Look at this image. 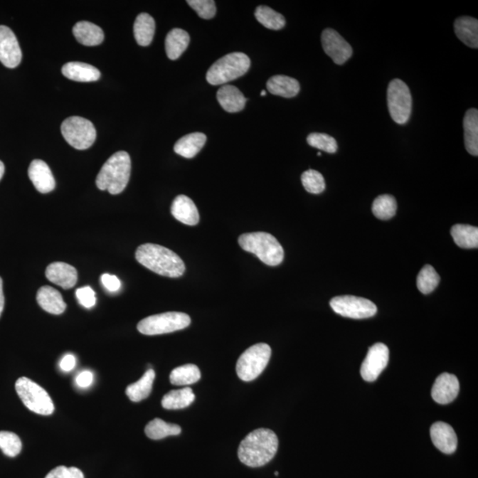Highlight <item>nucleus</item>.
Returning <instances> with one entry per match:
<instances>
[{"label": "nucleus", "instance_id": "obj_19", "mask_svg": "<svg viewBox=\"0 0 478 478\" xmlns=\"http://www.w3.org/2000/svg\"><path fill=\"white\" fill-rule=\"evenodd\" d=\"M171 213L177 221L186 225H197L199 222L197 206L194 204L193 199L186 195H179L174 199Z\"/></svg>", "mask_w": 478, "mask_h": 478}, {"label": "nucleus", "instance_id": "obj_5", "mask_svg": "<svg viewBox=\"0 0 478 478\" xmlns=\"http://www.w3.org/2000/svg\"><path fill=\"white\" fill-rule=\"evenodd\" d=\"M251 60L243 53H231L221 58L210 67L206 81L212 85H222L243 77L249 70Z\"/></svg>", "mask_w": 478, "mask_h": 478}, {"label": "nucleus", "instance_id": "obj_45", "mask_svg": "<svg viewBox=\"0 0 478 478\" xmlns=\"http://www.w3.org/2000/svg\"><path fill=\"white\" fill-rule=\"evenodd\" d=\"M93 382V374L89 371H85L77 376L75 378V383L80 387V388H88Z\"/></svg>", "mask_w": 478, "mask_h": 478}, {"label": "nucleus", "instance_id": "obj_3", "mask_svg": "<svg viewBox=\"0 0 478 478\" xmlns=\"http://www.w3.org/2000/svg\"><path fill=\"white\" fill-rule=\"evenodd\" d=\"M132 172V159L128 153L120 151L107 159L96 179L97 188L117 195L124 191Z\"/></svg>", "mask_w": 478, "mask_h": 478}, {"label": "nucleus", "instance_id": "obj_29", "mask_svg": "<svg viewBox=\"0 0 478 478\" xmlns=\"http://www.w3.org/2000/svg\"><path fill=\"white\" fill-rule=\"evenodd\" d=\"M155 33V21L147 13L140 14L134 23V36L141 46H148L153 41Z\"/></svg>", "mask_w": 478, "mask_h": 478}, {"label": "nucleus", "instance_id": "obj_33", "mask_svg": "<svg viewBox=\"0 0 478 478\" xmlns=\"http://www.w3.org/2000/svg\"><path fill=\"white\" fill-rule=\"evenodd\" d=\"M147 436L151 440H159L169 436H177L182 432V429L177 425L168 423L161 419H154L144 429Z\"/></svg>", "mask_w": 478, "mask_h": 478}, {"label": "nucleus", "instance_id": "obj_1", "mask_svg": "<svg viewBox=\"0 0 478 478\" xmlns=\"http://www.w3.org/2000/svg\"><path fill=\"white\" fill-rule=\"evenodd\" d=\"M277 449V434L269 429H258L242 440L238 455L245 465L258 468L267 464L276 455Z\"/></svg>", "mask_w": 478, "mask_h": 478}, {"label": "nucleus", "instance_id": "obj_32", "mask_svg": "<svg viewBox=\"0 0 478 478\" xmlns=\"http://www.w3.org/2000/svg\"><path fill=\"white\" fill-rule=\"evenodd\" d=\"M195 400V394L193 390L186 388L174 390L166 393L161 400L162 407L169 410L172 409H183L193 403Z\"/></svg>", "mask_w": 478, "mask_h": 478}, {"label": "nucleus", "instance_id": "obj_20", "mask_svg": "<svg viewBox=\"0 0 478 478\" xmlns=\"http://www.w3.org/2000/svg\"><path fill=\"white\" fill-rule=\"evenodd\" d=\"M217 100L228 113H238L244 110L246 100L236 86L223 85L217 92Z\"/></svg>", "mask_w": 478, "mask_h": 478}, {"label": "nucleus", "instance_id": "obj_17", "mask_svg": "<svg viewBox=\"0 0 478 478\" xmlns=\"http://www.w3.org/2000/svg\"><path fill=\"white\" fill-rule=\"evenodd\" d=\"M46 277L54 285L65 290L73 288L77 285L78 270L65 262H53L47 267Z\"/></svg>", "mask_w": 478, "mask_h": 478}, {"label": "nucleus", "instance_id": "obj_31", "mask_svg": "<svg viewBox=\"0 0 478 478\" xmlns=\"http://www.w3.org/2000/svg\"><path fill=\"white\" fill-rule=\"evenodd\" d=\"M451 235L459 248L465 249L478 248L477 227L467 224H456L452 227Z\"/></svg>", "mask_w": 478, "mask_h": 478}, {"label": "nucleus", "instance_id": "obj_36", "mask_svg": "<svg viewBox=\"0 0 478 478\" xmlns=\"http://www.w3.org/2000/svg\"><path fill=\"white\" fill-rule=\"evenodd\" d=\"M372 212L376 218L380 220L393 218L397 212L395 198L389 194L380 195L373 202Z\"/></svg>", "mask_w": 478, "mask_h": 478}, {"label": "nucleus", "instance_id": "obj_14", "mask_svg": "<svg viewBox=\"0 0 478 478\" xmlns=\"http://www.w3.org/2000/svg\"><path fill=\"white\" fill-rule=\"evenodd\" d=\"M23 53L14 32L9 27L0 25V63L14 68L19 66Z\"/></svg>", "mask_w": 478, "mask_h": 478}, {"label": "nucleus", "instance_id": "obj_43", "mask_svg": "<svg viewBox=\"0 0 478 478\" xmlns=\"http://www.w3.org/2000/svg\"><path fill=\"white\" fill-rule=\"evenodd\" d=\"M46 478H85L83 473L78 468L59 466L51 472Z\"/></svg>", "mask_w": 478, "mask_h": 478}, {"label": "nucleus", "instance_id": "obj_41", "mask_svg": "<svg viewBox=\"0 0 478 478\" xmlns=\"http://www.w3.org/2000/svg\"><path fill=\"white\" fill-rule=\"evenodd\" d=\"M187 4L202 19H212L216 14V2L213 0H188Z\"/></svg>", "mask_w": 478, "mask_h": 478}, {"label": "nucleus", "instance_id": "obj_27", "mask_svg": "<svg viewBox=\"0 0 478 478\" xmlns=\"http://www.w3.org/2000/svg\"><path fill=\"white\" fill-rule=\"evenodd\" d=\"M267 90L273 95L282 97H293L298 95L300 90L299 83L296 79L286 75H274L267 83Z\"/></svg>", "mask_w": 478, "mask_h": 478}, {"label": "nucleus", "instance_id": "obj_48", "mask_svg": "<svg viewBox=\"0 0 478 478\" xmlns=\"http://www.w3.org/2000/svg\"><path fill=\"white\" fill-rule=\"evenodd\" d=\"M4 173H5V165H4V163L0 161V180L2 179Z\"/></svg>", "mask_w": 478, "mask_h": 478}, {"label": "nucleus", "instance_id": "obj_38", "mask_svg": "<svg viewBox=\"0 0 478 478\" xmlns=\"http://www.w3.org/2000/svg\"><path fill=\"white\" fill-rule=\"evenodd\" d=\"M310 147L324 151L326 153L335 154L338 151V143L334 137L324 133H311L307 139Z\"/></svg>", "mask_w": 478, "mask_h": 478}, {"label": "nucleus", "instance_id": "obj_35", "mask_svg": "<svg viewBox=\"0 0 478 478\" xmlns=\"http://www.w3.org/2000/svg\"><path fill=\"white\" fill-rule=\"evenodd\" d=\"M255 14L257 21L270 30L279 31L285 26V17L269 6L257 7Z\"/></svg>", "mask_w": 478, "mask_h": 478}, {"label": "nucleus", "instance_id": "obj_21", "mask_svg": "<svg viewBox=\"0 0 478 478\" xmlns=\"http://www.w3.org/2000/svg\"><path fill=\"white\" fill-rule=\"evenodd\" d=\"M38 305L46 312L53 314H61L66 310L65 303L60 292L51 286H43L37 294Z\"/></svg>", "mask_w": 478, "mask_h": 478}, {"label": "nucleus", "instance_id": "obj_22", "mask_svg": "<svg viewBox=\"0 0 478 478\" xmlns=\"http://www.w3.org/2000/svg\"><path fill=\"white\" fill-rule=\"evenodd\" d=\"M61 72L64 77L77 82H95L100 78V72L97 68L77 61L65 64Z\"/></svg>", "mask_w": 478, "mask_h": 478}, {"label": "nucleus", "instance_id": "obj_11", "mask_svg": "<svg viewBox=\"0 0 478 478\" xmlns=\"http://www.w3.org/2000/svg\"><path fill=\"white\" fill-rule=\"evenodd\" d=\"M329 305L335 313L347 318L366 319L374 317L378 312V307L371 300L356 296L335 297Z\"/></svg>", "mask_w": 478, "mask_h": 478}, {"label": "nucleus", "instance_id": "obj_9", "mask_svg": "<svg viewBox=\"0 0 478 478\" xmlns=\"http://www.w3.org/2000/svg\"><path fill=\"white\" fill-rule=\"evenodd\" d=\"M61 133L65 140L78 150H86L95 142L97 132L93 123L80 117L65 120L61 125Z\"/></svg>", "mask_w": 478, "mask_h": 478}, {"label": "nucleus", "instance_id": "obj_24", "mask_svg": "<svg viewBox=\"0 0 478 478\" xmlns=\"http://www.w3.org/2000/svg\"><path fill=\"white\" fill-rule=\"evenodd\" d=\"M206 142V136L201 132L188 134L181 137L174 147L176 154L186 159H191L201 152Z\"/></svg>", "mask_w": 478, "mask_h": 478}, {"label": "nucleus", "instance_id": "obj_4", "mask_svg": "<svg viewBox=\"0 0 478 478\" xmlns=\"http://www.w3.org/2000/svg\"><path fill=\"white\" fill-rule=\"evenodd\" d=\"M239 245L245 251L253 253L269 266H278L285 257L284 248L272 235L267 233H252L238 238Z\"/></svg>", "mask_w": 478, "mask_h": 478}, {"label": "nucleus", "instance_id": "obj_49", "mask_svg": "<svg viewBox=\"0 0 478 478\" xmlns=\"http://www.w3.org/2000/svg\"><path fill=\"white\" fill-rule=\"evenodd\" d=\"M266 94H267L266 90H262V93H260V96L262 97L266 96Z\"/></svg>", "mask_w": 478, "mask_h": 478}, {"label": "nucleus", "instance_id": "obj_28", "mask_svg": "<svg viewBox=\"0 0 478 478\" xmlns=\"http://www.w3.org/2000/svg\"><path fill=\"white\" fill-rule=\"evenodd\" d=\"M464 128L465 147L468 153L477 156L478 155V111L472 108L466 112L463 119Z\"/></svg>", "mask_w": 478, "mask_h": 478}, {"label": "nucleus", "instance_id": "obj_50", "mask_svg": "<svg viewBox=\"0 0 478 478\" xmlns=\"http://www.w3.org/2000/svg\"><path fill=\"white\" fill-rule=\"evenodd\" d=\"M317 155H318V156H322V154H321V153H318Z\"/></svg>", "mask_w": 478, "mask_h": 478}, {"label": "nucleus", "instance_id": "obj_18", "mask_svg": "<svg viewBox=\"0 0 478 478\" xmlns=\"http://www.w3.org/2000/svg\"><path fill=\"white\" fill-rule=\"evenodd\" d=\"M28 176L39 193H49L55 188V179L53 173L49 166L41 159H35L31 163Z\"/></svg>", "mask_w": 478, "mask_h": 478}, {"label": "nucleus", "instance_id": "obj_2", "mask_svg": "<svg viewBox=\"0 0 478 478\" xmlns=\"http://www.w3.org/2000/svg\"><path fill=\"white\" fill-rule=\"evenodd\" d=\"M136 259L141 265L163 277H179L186 272L183 260L164 246L144 244L136 251Z\"/></svg>", "mask_w": 478, "mask_h": 478}, {"label": "nucleus", "instance_id": "obj_37", "mask_svg": "<svg viewBox=\"0 0 478 478\" xmlns=\"http://www.w3.org/2000/svg\"><path fill=\"white\" fill-rule=\"evenodd\" d=\"M440 277L432 266L425 265L420 271L418 277V288L423 294H429L437 288L440 284Z\"/></svg>", "mask_w": 478, "mask_h": 478}, {"label": "nucleus", "instance_id": "obj_30", "mask_svg": "<svg viewBox=\"0 0 478 478\" xmlns=\"http://www.w3.org/2000/svg\"><path fill=\"white\" fill-rule=\"evenodd\" d=\"M154 379L155 372L154 369H148L142 378L127 387V396L133 402H139L149 397L152 390H153Z\"/></svg>", "mask_w": 478, "mask_h": 478}, {"label": "nucleus", "instance_id": "obj_51", "mask_svg": "<svg viewBox=\"0 0 478 478\" xmlns=\"http://www.w3.org/2000/svg\"><path fill=\"white\" fill-rule=\"evenodd\" d=\"M275 475H276L277 477H278V472L275 473Z\"/></svg>", "mask_w": 478, "mask_h": 478}, {"label": "nucleus", "instance_id": "obj_23", "mask_svg": "<svg viewBox=\"0 0 478 478\" xmlns=\"http://www.w3.org/2000/svg\"><path fill=\"white\" fill-rule=\"evenodd\" d=\"M455 34L470 48H478V21L475 18L463 16L456 19Z\"/></svg>", "mask_w": 478, "mask_h": 478}, {"label": "nucleus", "instance_id": "obj_25", "mask_svg": "<svg viewBox=\"0 0 478 478\" xmlns=\"http://www.w3.org/2000/svg\"><path fill=\"white\" fill-rule=\"evenodd\" d=\"M73 34L80 43L96 46L104 41V32L99 26L89 21H79L73 28Z\"/></svg>", "mask_w": 478, "mask_h": 478}, {"label": "nucleus", "instance_id": "obj_42", "mask_svg": "<svg viewBox=\"0 0 478 478\" xmlns=\"http://www.w3.org/2000/svg\"><path fill=\"white\" fill-rule=\"evenodd\" d=\"M75 295L79 303L85 309H92L96 305V293L89 286L78 289Z\"/></svg>", "mask_w": 478, "mask_h": 478}, {"label": "nucleus", "instance_id": "obj_40", "mask_svg": "<svg viewBox=\"0 0 478 478\" xmlns=\"http://www.w3.org/2000/svg\"><path fill=\"white\" fill-rule=\"evenodd\" d=\"M23 444L20 437L13 432H0V449L9 457H16L20 454Z\"/></svg>", "mask_w": 478, "mask_h": 478}, {"label": "nucleus", "instance_id": "obj_47", "mask_svg": "<svg viewBox=\"0 0 478 478\" xmlns=\"http://www.w3.org/2000/svg\"><path fill=\"white\" fill-rule=\"evenodd\" d=\"M4 307H5V297H4L3 293V280L2 278L0 277V317H1Z\"/></svg>", "mask_w": 478, "mask_h": 478}, {"label": "nucleus", "instance_id": "obj_7", "mask_svg": "<svg viewBox=\"0 0 478 478\" xmlns=\"http://www.w3.org/2000/svg\"><path fill=\"white\" fill-rule=\"evenodd\" d=\"M190 324L191 318L187 314L168 312L143 319L137 324V329L144 335L154 336L181 331Z\"/></svg>", "mask_w": 478, "mask_h": 478}, {"label": "nucleus", "instance_id": "obj_6", "mask_svg": "<svg viewBox=\"0 0 478 478\" xmlns=\"http://www.w3.org/2000/svg\"><path fill=\"white\" fill-rule=\"evenodd\" d=\"M271 349L264 343L249 347L237 362V374L245 382L253 381L262 374L269 364Z\"/></svg>", "mask_w": 478, "mask_h": 478}, {"label": "nucleus", "instance_id": "obj_44", "mask_svg": "<svg viewBox=\"0 0 478 478\" xmlns=\"http://www.w3.org/2000/svg\"><path fill=\"white\" fill-rule=\"evenodd\" d=\"M101 282H102L104 287L111 292L119 291L122 285L119 278L117 276L110 274L102 275V277H101Z\"/></svg>", "mask_w": 478, "mask_h": 478}, {"label": "nucleus", "instance_id": "obj_15", "mask_svg": "<svg viewBox=\"0 0 478 478\" xmlns=\"http://www.w3.org/2000/svg\"><path fill=\"white\" fill-rule=\"evenodd\" d=\"M460 391L459 380L455 375L443 373L437 376L432 386V396L438 404L447 405L457 398Z\"/></svg>", "mask_w": 478, "mask_h": 478}, {"label": "nucleus", "instance_id": "obj_10", "mask_svg": "<svg viewBox=\"0 0 478 478\" xmlns=\"http://www.w3.org/2000/svg\"><path fill=\"white\" fill-rule=\"evenodd\" d=\"M387 102L393 121L398 124H405L411 115L412 96L410 90L403 81L394 79L389 83Z\"/></svg>", "mask_w": 478, "mask_h": 478}, {"label": "nucleus", "instance_id": "obj_46", "mask_svg": "<svg viewBox=\"0 0 478 478\" xmlns=\"http://www.w3.org/2000/svg\"><path fill=\"white\" fill-rule=\"evenodd\" d=\"M75 364H77V358H75L73 354H66V356L61 358L60 367L61 371L70 372L75 367Z\"/></svg>", "mask_w": 478, "mask_h": 478}, {"label": "nucleus", "instance_id": "obj_12", "mask_svg": "<svg viewBox=\"0 0 478 478\" xmlns=\"http://www.w3.org/2000/svg\"><path fill=\"white\" fill-rule=\"evenodd\" d=\"M389 349L385 344L376 343L369 349L361 367V378L367 382H374L389 361Z\"/></svg>", "mask_w": 478, "mask_h": 478}, {"label": "nucleus", "instance_id": "obj_26", "mask_svg": "<svg viewBox=\"0 0 478 478\" xmlns=\"http://www.w3.org/2000/svg\"><path fill=\"white\" fill-rule=\"evenodd\" d=\"M191 41L190 36L181 28H173L166 35L165 48L169 59L176 60L187 49Z\"/></svg>", "mask_w": 478, "mask_h": 478}, {"label": "nucleus", "instance_id": "obj_34", "mask_svg": "<svg viewBox=\"0 0 478 478\" xmlns=\"http://www.w3.org/2000/svg\"><path fill=\"white\" fill-rule=\"evenodd\" d=\"M201 373L196 365L186 364L176 368L170 374L169 379L174 386H190L199 381Z\"/></svg>", "mask_w": 478, "mask_h": 478}, {"label": "nucleus", "instance_id": "obj_13", "mask_svg": "<svg viewBox=\"0 0 478 478\" xmlns=\"http://www.w3.org/2000/svg\"><path fill=\"white\" fill-rule=\"evenodd\" d=\"M324 52L336 64L343 65L353 55L352 46L332 28H326L322 34Z\"/></svg>", "mask_w": 478, "mask_h": 478}, {"label": "nucleus", "instance_id": "obj_16", "mask_svg": "<svg viewBox=\"0 0 478 478\" xmlns=\"http://www.w3.org/2000/svg\"><path fill=\"white\" fill-rule=\"evenodd\" d=\"M430 437L438 450L445 455H452L458 445L457 435L451 425L443 422H437L430 427Z\"/></svg>", "mask_w": 478, "mask_h": 478}, {"label": "nucleus", "instance_id": "obj_8", "mask_svg": "<svg viewBox=\"0 0 478 478\" xmlns=\"http://www.w3.org/2000/svg\"><path fill=\"white\" fill-rule=\"evenodd\" d=\"M16 390L23 404L38 415H50L54 411L52 398L45 389L27 378H21L16 383Z\"/></svg>", "mask_w": 478, "mask_h": 478}, {"label": "nucleus", "instance_id": "obj_39", "mask_svg": "<svg viewBox=\"0 0 478 478\" xmlns=\"http://www.w3.org/2000/svg\"><path fill=\"white\" fill-rule=\"evenodd\" d=\"M302 182L307 191L312 194H320L325 190V180L317 170L309 169L302 176Z\"/></svg>", "mask_w": 478, "mask_h": 478}]
</instances>
